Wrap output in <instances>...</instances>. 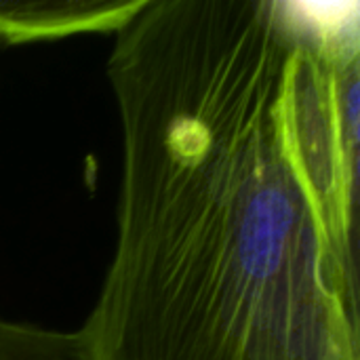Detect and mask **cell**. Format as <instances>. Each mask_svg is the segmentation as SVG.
<instances>
[{
    "label": "cell",
    "mask_w": 360,
    "mask_h": 360,
    "mask_svg": "<svg viewBox=\"0 0 360 360\" xmlns=\"http://www.w3.org/2000/svg\"><path fill=\"white\" fill-rule=\"evenodd\" d=\"M116 245L84 360H360V6L143 0L114 32Z\"/></svg>",
    "instance_id": "6da1fadb"
},
{
    "label": "cell",
    "mask_w": 360,
    "mask_h": 360,
    "mask_svg": "<svg viewBox=\"0 0 360 360\" xmlns=\"http://www.w3.org/2000/svg\"><path fill=\"white\" fill-rule=\"evenodd\" d=\"M4 44H8V40H6V34L2 30V23H0V46H4Z\"/></svg>",
    "instance_id": "7a4b0ae2"
}]
</instances>
